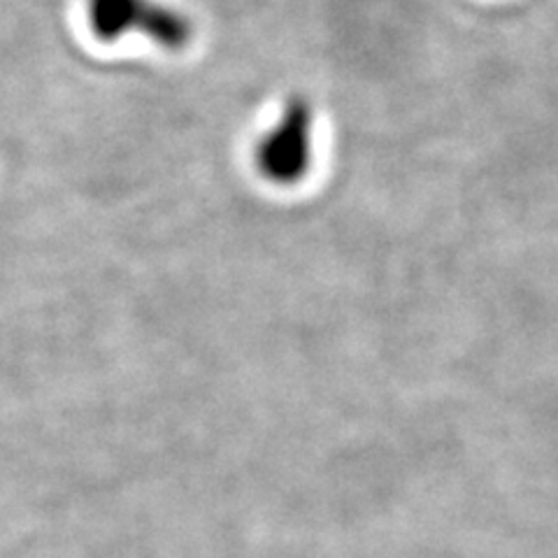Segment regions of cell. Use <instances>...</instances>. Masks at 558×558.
<instances>
[{
	"mask_svg": "<svg viewBox=\"0 0 558 558\" xmlns=\"http://www.w3.org/2000/svg\"><path fill=\"white\" fill-rule=\"evenodd\" d=\"M86 26L100 43H121L140 38L180 51L194 38V24L189 16L166 0H84Z\"/></svg>",
	"mask_w": 558,
	"mask_h": 558,
	"instance_id": "1",
	"label": "cell"
},
{
	"mask_svg": "<svg viewBox=\"0 0 558 558\" xmlns=\"http://www.w3.org/2000/svg\"><path fill=\"white\" fill-rule=\"evenodd\" d=\"M256 172L272 186L301 184L314 159V110L307 98L291 96L277 119L256 140L254 151Z\"/></svg>",
	"mask_w": 558,
	"mask_h": 558,
	"instance_id": "2",
	"label": "cell"
}]
</instances>
